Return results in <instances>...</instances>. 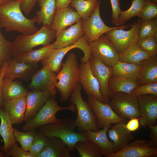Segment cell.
<instances>
[{"label": "cell", "instance_id": "47", "mask_svg": "<svg viewBox=\"0 0 157 157\" xmlns=\"http://www.w3.org/2000/svg\"><path fill=\"white\" fill-rule=\"evenodd\" d=\"M148 127L150 129L149 137L150 142L154 148H157V125L149 124Z\"/></svg>", "mask_w": 157, "mask_h": 157}, {"label": "cell", "instance_id": "32", "mask_svg": "<svg viewBox=\"0 0 157 157\" xmlns=\"http://www.w3.org/2000/svg\"><path fill=\"white\" fill-rule=\"evenodd\" d=\"M151 56L141 49L136 43H134L119 53L118 61L127 63L140 64L142 60Z\"/></svg>", "mask_w": 157, "mask_h": 157}, {"label": "cell", "instance_id": "15", "mask_svg": "<svg viewBox=\"0 0 157 157\" xmlns=\"http://www.w3.org/2000/svg\"><path fill=\"white\" fill-rule=\"evenodd\" d=\"M141 117L140 123L145 129L156 125L157 119V95L149 94L137 97Z\"/></svg>", "mask_w": 157, "mask_h": 157}, {"label": "cell", "instance_id": "48", "mask_svg": "<svg viewBox=\"0 0 157 157\" xmlns=\"http://www.w3.org/2000/svg\"><path fill=\"white\" fill-rule=\"evenodd\" d=\"M140 118V117H135L131 119L127 124H125L126 127L129 131L131 132L137 131L139 128V120Z\"/></svg>", "mask_w": 157, "mask_h": 157}, {"label": "cell", "instance_id": "38", "mask_svg": "<svg viewBox=\"0 0 157 157\" xmlns=\"http://www.w3.org/2000/svg\"><path fill=\"white\" fill-rule=\"evenodd\" d=\"M140 20L139 38L149 37H154L157 38L156 18L148 21Z\"/></svg>", "mask_w": 157, "mask_h": 157}, {"label": "cell", "instance_id": "17", "mask_svg": "<svg viewBox=\"0 0 157 157\" xmlns=\"http://www.w3.org/2000/svg\"><path fill=\"white\" fill-rule=\"evenodd\" d=\"M157 154V148L154 147L149 141L136 140L109 157H149Z\"/></svg>", "mask_w": 157, "mask_h": 157}, {"label": "cell", "instance_id": "52", "mask_svg": "<svg viewBox=\"0 0 157 157\" xmlns=\"http://www.w3.org/2000/svg\"><path fill=\"white\" fill-rule=\"evenodd\" d=\"M150 0L152 1L153 2H154L155 3H157V0Z\"/></svg>", "mask_w": 157, "mask_h": 157}, {"label": "cell", "instance_id": "12", "mask_svg": "<svg viewBox=\"0 0 157 157\" xmlns=\"http://www.w3.org/2000/svg\"><path fill=\"white\" fill-rule=\"evenodd\" d=\"M88 102L97 118L99 129L106 126L111 128L112 126V124L125 123L127 122L126 119L120 117L116 114L110 104H104L91 97H88Z\"/></svg>", "mask_w": 157, "mask_h": 157}, {"label": "cell", "instance_id": "26", "mask_svg": "<svg viewBox=\"0 0 157 157\" xmlns=\"http://www.w3.org/2000/svg\"><path fill=\"white\" fill-rule=\"evenodd\" d=\"M0 135L4 142L1 147V151L5 154L8 151L13 145L16 142L14 135L13 123L8 114L0 106Z\"/></svg>", "mask_w": 157, "mask_h": 157}, {"label": "cell", "instance_id": "33", "mask_svg": "<svg viewBox=\"0 0 157 157\" xmlns=\"http://www.w3.org/2000/svg\"><path fill=\"white\" fill-rule=\"evenodd\" d=\"M54 49L53 43H51L37 49H33L14 58L19 62L36 64L48 56Z\"/></svg>", "mask_w": 157, "mask_h": 157}, {"label": "cell", "instance_id": "54", "mask_svg": "<svg viewBox=\"0 0 157 157\" xmlns=\"http://www.w3.org/2000/svg\"><path fill=\"white\" fill-rule=\"evenodd\" d=\"M1 68H0V73L1 72Z\"/></svg>", "mask_w": 157, "mask_h": 157}, {"label": "cell", "instance_id": "37", "mask_svg": "<svg viewBox=\"0 0 157 157\" xmlns=\"http://www.w3.org/2000/svg\"><path fill=\"white\" fill-rule=\"evenodd\" d=\"M14 135L16 141L20 144L21 147L29 151L35 138V133L33 130L20 131L13 128Z\"/></svg>", "mask_w": 157, "mask_h": 157}, {"label": "cell", "instance_id": "6", "mask_svg": "<svg viewBox=\"0 0 157 157\" xmlns=\"http://www.w3.org/2000/svg\"><path fill=\"white\" fill-rule=\"evenodd\" d=\"M55 96H51L36 115L26 122L22 127L23 131L34 130L41 126L59 121L60 119L57 118L56 115L59 111L68 110L74 112L76 110L75 106L72 104L65 107L60 106Z\"/></svg>", "mask_w": 157, "mask_h": 157}, {"label": "cell", "instance_id": "34", "mask_svg": "<svg viewBox=\"0 0 157 157\" xmlns=\"http://www.w3.org/2000/svg\"><path fill=\"white\" fill-rule=\"evenodd\" d=\"M80 157H102L103 153L99 146L87 139L79 141L74 146Z\"/></svg>", "mask_w": 157, "mask_h": 157}, {"label": "cell", "instance_id": "41", "mask_svg": "<svg viewBox=\"0 0 157 157\" xmlns=\"http://www.w3.org/2000/svg\"><path fill=\"white\" fill-rule=\"evenodd\" d=\"M157 17V4L150 0H145L139 19L148 21Z\"/></svg>", "mask_w": 157, "mask_h": 157}, {"label": "cell", "instance_id": "39", "mask_svg": "<svg viewBox=\"0 0 157 157\" xmlns=\"http://www.w3.org/2000/svg\"><path fill=\"white\" fill-rule=\"evenodd\" d=\"M12 57V42L5 39L0 29V69L4 62L10 60Z\"/></svg>", "mask_w": 157, "mask_h": 157}, {"label": "cell", "instance_id": "51", "mask_svg": "<svg viewBox=\"0 0 157 157\" xmlns=\"http://www.w3.org/2000/svg\"><path fill=\"white\" fill-rule=\"evenodd\" d=\"M8 0H0V5L7 1Z\"/></svg>", "mask_w": 157, "mask_h": 157}, {"label": "cell", "instance_id": "8", "mask_svg": "<svg viewBox=\"0 0 157 157\" xmlns=\"http://www.w3.org/2000/svg\"><path fill=\"white\" fill-rule=\"evenodd\" d=\"M99 4L91 15L87 19H81L82 29L84 35L88 43L95 40L101 36L109 31L116 29H124L131 25H121L110 27L106 25L101 18Z\"/></svg>", "mask_w": 157, "mask_h": 157}, {"label": "cell", "instance_id": "9", "mask_svg": "<svg viewBox=\"0 0 157 157\" xmlns=\"http://www.w3.org/2000/svg\"><path fill=\"white\" fill-rule=\"evenodd\" d=\"M78 48L82 50L84 53L81 59V62L88 61L91 56L89 47L84 35L76 43L65 47L54 49L50 55L42 60L43 66H47L55 73L58 72L62 66V60L66 54L71 50Z\"/></svg>", "mask_w": 157, "mask_h": 157}, {"label": "cell", "instance_id": "46", "mask_svg": "<svg viewBox=\"0 0 157 157\" xmlns=\"http://www.w3.org/2000/svg\"><path fill=\"white\" fill-rule=\"evenodd\" d=\"M38 0H24L21 3L20 7L22 11L26 15H28L32 11Z\"/></svg>", "mask_w": 157, "mask_h": 157}, {"label": "cell", "instance_id": "4", "mask_svg": "<svg viewBox=\"0 0 157 157\" xmlns=\"http://www.w3.org/2000/svg\"><path fill=\"white\" fill-rule=\"evenodd\" d=\"M56 32L51 27L43 25L34 33L17 36L12 42L13 57L16 58L39 45L50 44L56 38Z\"/></svg>", "mask_w": 157, "mask_h": 157}, {"label": "cell", "instance_id": "30", "mask_svg": "<svg viewBox=\"0 0 157 157\" xmlns=\"http://www.w3.org/2000/svg\"><path fill=\"white\" fill-rule=\"evenodd\" d=\"M56 0H38L40 9L36 12L37 23L39 25L51 27L56 10Z\"/></svg>", "mask_w": 157, "mask_h": 157}, {"label": "cell", "instance_id": "31", "mask_svg": "<svg viewBox=\"0 0 157 157\" xmlns=\"http://www.w3.org/2000/svg\"><path fill=\"white\" fill-rule=\"evenodd\" d=\"M142 68L141 63L136 64L118 61L112 67V74L118 77L136 79Z\"/></svg>", "mask_w": 157, "mask_h": 157}, {"label": "cell", "instance_id": "44", "mask_svg": "<svg viewBox=\"0 0 157 157\" xmlns=\"http://www.w3.org/2000/svg\"><path fill=\"white\" fill-rule=\"evenodd\" d=\"M34 157L29 151H27L18 146L15 142L11 147L8 152L5 154V157Z\"/></svg>", "mask_w": 157, "mask_h": 157}, {"label": "cell", "instance_id": "20", "mask_svg": "<svg viewBox=\"0 0 157 157\" xmlns=\"http://www.w3.org/2000/svg\"><path fill=\"white\" fill-rule=\"evenodd\" d=\"M109 128V127L106 126L97 131H83L80 133L85 138L91 140L97 144L104 155L109 157L115 153L113 142L109 140L107 136V131Z\"/></svg>", "mask_w": 157, "mask_h": 157}, {"label": "cell", "instance_id": "14", "mask_svg": "<svg viewBox=\"0 0 157 157\" xmlns=\"http://www.w3.org/2000/svg\"><path fill=\"white\" fill-rule=\"evenodd\" d=\"M79 67L78 83L81 85L86 94L88 97H92L103 103L99 84L91 71L89 61L85 63L81 62Z\"/></svg>", "mask_w": 157, "mask_h": 157}, {"label": "cell", "instance_id": "45", "mask_svg": "<svg viewBox=\"0 0 157 157\" xmlns=\"http://www.w3.org/2000/svg\"><path fill=\"white\" fill-rule=\"evenodd\" d=\"M112 14L110 17L111 22L116 26H118V19L121 10L120 6L119 0H110Z\"/></svg>", "mask_w": 157, "mask_h": 157}, {"label": "cell", "instance_id": "23", "mask_svg": "<svg viewBox=\"0 0 157 157\" xmlns=\"http://www.w3.org/2000/svg\"><path fill=\"white\" fill-rule=\"evenodd\" d=\"M37 64L19 62L13 58L8 60V66L4 78L13 80L19 78H28L32 76L37 71Z\"/></svg>", "mask_w": 157, "mask_h": 157}, {"label": "cell", "instance_id": "40", "mask_svg": "<svg viewBox=\"0 0 157 157\" xmlns=\"http://www.w3.org/2000/svg\"><path fill=\"white\" fill-rule=\"evenodd\" d=\"M136 43L141 49L151 56H157V38L154 37L139 38Z\"/></svg>", "mask_w": 157, "mask_h": 157}, {"label": "cell", "instance_id": "21", "mask_svg": "<svg viewBox=\"0 0 157 157\" xmlns=\"http://www.w3.org/2000/svg\"><path fill=\"white\" fill-rule=\"evenodd\" d=\"M107 131L110 140L113 142L115 153L125 148L132 140L133 136L126 127L125 123H119L112 126Z\"/></svg>", "mask_w": 157, "mask_h": 157}, {"label": "cell", "instance_id": "27", "mask_svg": "<svg viewBox=\"0 0 157 157\" xmlns=\"http://www.w3.org/2000/svg\"><path fill=\"white\" fill-rule=\"evenodd\" d=\"M142 69L136 81L139 85L157 82V56H151L141 62Z\"/></svg>", "mask_w": 157, "mask_h": 157}, {"label": "cell", "instance_id": "13", "mask_svg": "<svg viewBox=\"0 0 157 157\" xmlns=\"http://www.w3.org/2000/svg\"><path fill=\"white\" fill-rule=\"evenodd\" d=\"M56 75L48 66H43L32 76L29 87L32 91L47 92L52 96L55 95L58 81Z\"/></svg>", "mask_w": 157, "mask_h": 157}, {"label": "cell", "instance_id": "18", "mask_svg": "<svg viewBox=\"0 0 157 157\" xmlns=\"http://www.w3.org/2000/svg\"><path fill=\"white\" fill-rule=\"evenodd\" d=\"M56 40L53 43L54 49L62 48L73 45L84 35L81 19L67 28L56 31Z\"/></svg>", "mask_w": 157, "mask_h": 157}, {"label": "cell", "instance_id": "49", "mask_svg": "<svg viewBox=\"0 0 157 157\" xmlns=\"http://www.w3.org/2000/svg\"><path fill=\"white\" fill-rule=\"evenodd\" d=\"M8 61L4 62L1 67V71L0 73V106L2 107L3 100L2 95V87L3 79L6 71L8 67Z\"/></svg>", "mask_w": 157, "mask_h": 157}, {"label": "cell", "instance_id": "22", "mask_svg": "<svg viewBox=\"0 0 157 157\" xmlns=\"http://www.w3.org/2000/svg\"><path fill=\"white\" fill-rule=\"evenodd\" d=\"M81 19L76 11L69 6L56 10L51 27L55 31L63 29Z\"/></svg>", "mask_w": 157, "mask_h": 157}, {"label": "cell", "instance_id": "10", "mask_svg": "<svg viewBox=\"0 0 157 157\" xmlns=\"http://www.w3.org/2000/svg\"><path fill=\"white\" fill-rule=\"evenodd\" d=\"M88 44L91 56L106 65L112 67L118 61L119 53L104 35Z\"/></svg>", "mask_w": 157, "mask_h": 157}, {"label": "cell", "instance_id": "28", "mask_svg": "<svg viewBox=\"0 0 157 157\" xmlns=\"http://www.w3.org/2000/svg\"><path fill=\"white\" fill-rule=\"evenodd\" d=\"M139 84L136 79L125 78L115 76L112 74L108 84V92L110 97L117 92L130 94Z\"/></svg>", "mask_w": 157, "mask_h": 157}, {"label": "cell", "instance_id": "7", "mask_svg": "<svg viewBox=\"0 0 157 157\" xmlns=\"http://www.w3.org/2000/svg\"><path fill=\"white\" fill-rule=\"evenodd\" d=\"M111 98L110 105L119 117L126 119L141 117L136 97L120 92L116 93Z\"/></svg>", "mask_w": 157, "mask_h": 157}, {"label": "cell", "instance_id": "53", "mask_svg": "<svg viewBox=\"0 0 157 157\" xmlns=\"http://www.w3.org/2000/svg\"><path fill=\"white\" fill-rule=\"evenodd\" d=\"M1 140H0V142H1ZM1 152H0V157L1 156Z\"/></svg>", "mask_w": 157, "mask_h": 157}, {"label": "cell", "instance_id": "19", "mask_svg": "<svg viewBox=\"0 0 157 157\" xmlns=\"http://www.w3.org/2000/svg\"><path fill=\"white\" fill-rule=\"evenodd\" d=\"M52 96L47 92L32 91L26 95V110L24 121L32 119Z\"/></svg>", "mask_w": 157, "mask_h": 157}, {"label": "cell", "instance_id": "16", "mask_svg": "<svg viewBox=\"0 0 157 157\" xmlns=\"http://www.w3.org/2000/svg\"><path fill=\"white\" fill-rule=\"evenodd\" d=\"M89 61L91 71L99 84L103 103L109 104L110 97L108 92V84L112 75V67L106 65L91 56Z\"/></svg>", "mask_w": 157, "mask_h": 157}, {"label": "cell", "instance_id": "2", "mask_svg": "<svg viewBox=\"0 0 157 157\" xmlns=\"http://www.w3.org/2000/svg\"><path fill=\"white\" fill-rule=\"evenodd\" d=\"M62 69L56 75L58 81L56 85L62 101H66L78 83L80 69L76 55L69 53L65 63H62Z\"/></svg>", "mask_w": 157, "mask_h": 157}, {"label": "cell", "instance_id": "42", "mask_svg": "<svg viewBox=\"0 0 157 157\" xmlns=\"http://www.w3.org/2000/svg\"><path fill=\"white\" fill-rule=\"evenodd\" d=\"M48 139V137L39 132L35 133L34 140L30 147L29 152L34 157H37L44 148Z\"/></svg>", "mask_w": 157, "mask_h": 157}, {"label": "cell", "instance_id": "29", "mask_svg": "<svg viewBox=\"0 0 157 157\" xmlns=\"http://www.w3.org/2000/svg\"><path fill=\"white\" fill-rule=\"evenodd\" d=\"M28 90L18 81L4 78L2 87L3 101L18 99L26 96Z\"/></svg>", "mask_w": 157, "mask_h": 157}, {"label": "cell", "instance_id": "11", "mask_svg": "<svg viewBox=\"0 0 157 157\" xmlns=\"http://www.w3.org/2000/svg\"><path fill=\"white\" fill-rule=\"evenodd\" d=\"M140 19L131 25L128 31L123 29H116L106 33L105 36L110 41L119 54L133 43H136L139 38Z\"/></svg>", "mask_w": 157, "mask_h": 157}, {"label": "cell", "instance_id": "35", "mask_svg": "<svg viewBox=\"0 0 157 157\" xmlns=\"http://www.w3.org/2000/svg\"><path fill=\"white\" fill-rule=\"evenodd\" d=\"M100 4L97 0H73L70 3L83 20L88 19Z\"/></svg>", "mask_w": 157, "mask_h": 157}, {"label": "cell", "instance_id": "3", "mask_svg": "<svg viewBox=\"0 0 157 157\" xmlns=\"http://www.w3.org/2000/svg\"><path fill=\"white\" fill-rule=\"evenodd\" d=\"M76 126L75 119L65 117L58 122L50 123L38 128L39 132L48 137L59 138L72 150L78 142L85 139L80 133L74 131Z\"/></svg>", "mask_w": 157, "mask_h": 157}, {"label": "cell", "instance_id": "25", "mask_svg": "<svg viewBox=\"0 0 157 157\" xmlns=\"http://www.w3.org/2000/svg\"><path fill=\"white\" fill-rule=\"evenodd\" d=\"M2 108L9 115L13 124H22L24 121L26 110V96L3 101Z\"/></svg>", "mask_w": 157, "mask_h": 157}, {"label": "cell", "instance_id": "50", "mask_svg": "<svg viewBox=\"0 0 157 157\" xmlns=\"http://www.w3.org/2000/svg\"><path fill=\"white\" fill-rule=\"evenodd\" d=\"M73 0H56V10L69 6Z\"/></svg>", "mask_w": 157, "mask_h": 157}, {"label": "cell", "instance_id": "5", "mask_svg": "<svg viewBox=\"0 0 157 157\" xmlns=\"http://www.w3.org/2000/svg\"><path fill=\"white\" fill-rule=\"evenodd\" d=\"M82 86L78 83L70 94V101L76 107L77 115L75 119L76 126L81 131H97L99 130L97 119L88 102L85 101L81 94Z\"/></svg>", "mask_w": 157, "mask_h": 157}, {"label": "cell", "instance_id": "24", "mask_svg": "<svg viewBox=\"0 0 157 157\" xmlns=\"http://www.w3.org/2000/svg\"><path fill=\"white\" fill-rule=\"evenodd\" d=\"M72 150L60 138L48 137L44 148L37 157H71Z\"/></svg>", "mask_w": 157, "mask_h": 157}, {"label": "cell", "instance_id": "55", "mask_svg": "<svg viewBox=\"0 0 157 157\" xmlns=\"http://www.w3.org/2000/svg\"><path fill=\"white\" fill-rule=\"evenodd\" d=\"M97 0V1H99V0Z\"/></svg>", "mask_w": 157, "mask_h": 157}, {"label": "cell", "instance_id": "36", "mask_svg": "<svg viewBox=\"0 0 157 157\" xmlns=\"http://www.w3.org/2000/svg\"><path fill=\"white\" fill-rule=\"evenodd\" d=\"M144 1L145 0H133L128 10L121 11L118 19L119 26L124 25L127 21L134 17H139Z\"/></svg>", "mask_w": 157, "mask_h": 157}, {"label": "cell", "instance_id": "43", "mask_svg": "<svg viewBox=\"0 0 157 157\" xmlns=\"http://www.w3.org/2000/svg\"><path fill=\"white\" fill-rule=\"evenodd\" d=\"M131 93L136 97L149 94L157 95V82L138 85Z\"/></svg>", "mask_w": 157, "mask_h": 157}, {"label": "cell", "instance_id": "1", "mask_svg": "<svg viewBox=\"0 0 157 157\" xmlns=\"http://www.w3.org/2000/svg\"><path fill=\"white\" fill-rule=\"evenodd\" d=\"M24 0H8L0 5V29L6 32L17 31L22 34H31L38 29L35 26L38 17L29 19L23 14L20 5Z\"/></svg>", "mask_w": 157, "mask_h": 157}]
</instances>
